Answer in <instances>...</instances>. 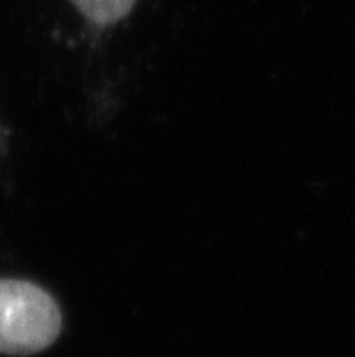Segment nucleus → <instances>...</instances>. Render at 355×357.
Listing matches in <instances>:
<instances>
[{"mask_svg": "<svg viewBox=\"0 0 355 357\" xmlns=\"http://www.w3.org/2000/svg\"><path fill=\"white\" fill-rule=\"evenodd\" d=\"M60 331L62 312L50 292L31 281L0 280V354H38Z\"/></svg>", "mask_w": 355, "mask_h": 357, "instance_id": "obj_1", "label": "nucleus"}, {"mask_svg": "<svg viewBox=\"0 0 355 357\" xmlns=\"http://www.w3.org/2000/svg\"><path fill=\"white\" fill-rule=\"evenodd\" d=\"M71 2L91 22L107 26L127 17L138 0H71Z\"/></svg>", "mask_w": 355, "mask_h": 357, "instance_id": "obj_2", "label": "nucleus"}]
</instances>
